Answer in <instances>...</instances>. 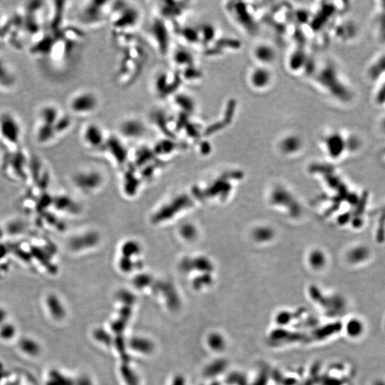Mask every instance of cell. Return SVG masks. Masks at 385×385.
Masks as SVG:
<instances>
[{
	"label": "cell",
	"mask_w": 385,
	"mask_h": 385,
	"mask_svg": "<svg viewBox=\"0 0 385 385\" xmlns=\"http://www.w3.org/2000/svg\"><path fill=\"white\" fill-rule=\"evenodd\" d=\"M47 309L50 315L56 320H61L66 316L67 312L63 303L60 298L54 294L47 296L46 300Z\"/></svg>",
	"instance_id": "obj_7"
},
{
	"label": "cell",
	"mask_w": 385,
	"mask_h": 385,
	"mask_svg": "<svg viewBox=\"0 0 385 385\" xmlns=\"http://www.w3.org/2000/svg\"><path fill=\"white\" fill-rule=\"evenodd\" d=\"M251 79L254 86L259 88L263 87L269 82V72L263 69H258L253 72Z\"/></svg>",
	"instance_id": "obj_14"
},
{
	"label": "cell",
	"mask_w": 385,
	"mask_h": 385,
	"mask_svg": "<svg viewBox=\"0 0 385 385\" xmlns=\"http://www.w3.org/2000/svg\"><path fill=\"white\" fill-rule=\"evenodd\" d=\"M75 385H91V382L87 378H81L78 379Z\"/></svg>",
	"instance_id": "obj_21"
},
{
	"label": "cell",
	"mask_w": 385,
	"mask_h": 385,
	"mask_svg": "<svg viewBox=\"0 0 385 385\" xmlns=\"http://www.w3.org/2000/svg\"><path fill=\"white\" fill-rule=\"evenodd\" d=\"M81 137L83 144L91 148L104 146L107 139L103 128L96 123L86 124L81 130Z\"/></svg>",
	"instance_id": "obj_3"
},
{
	"label": "cell",
	"mask_w": 385,
	"mask_h": 385,
	"mask_svg": "<svg viewBox=\"0 0 385 385\" xmlns=\"http://www.w3.org/2000/svg\"><path fill=\"white\" fill-rule=\"evenodd\" d=\"M169 74L166 73V72H161V73L158 74V76L155 78V81H154L155 91L158 94H165V91H167V89L171 86L169 84Z\"/></svg>",
	"instance_id": "obj_15"
},
{
	"label": "cell",
	"mask_w": 385,
	"mask_h": 385,
	"mask_svg": "<svg viewBox=\"0 0 385 385\" xmlns=\"http://www.w3.org/2000/svg\"><path fill=\"white\" fill-rule=\"evenodd\" d=\"M175 64L182 67V70L191 67L193 62L192 57L187 52L183 50H177L173 56Z\"/></svg>",
	"instance_id": "obj_16"
},
{
	"label": "cell",
	"mask_w": 385,
	"mask_h": 385,
	"mask_svg": "<svg viewBox=\"0 0 385 385\" xmlns=\"http://www.w3.org/2000/svg\"><path fill=\"white\" fill-rule=\"evenodd\" d=\"M119 132L122 137L127 139H137L146 134L147 127L142 119L137 117H128L119 124Z\"/></svg>",
	"instance_id": "obj_4"
},
{
	"label": "cell",
	"mask_w": 385,
	"mask_h": 385,
	"mask_svg": "<svg viewBox=\"0 0 385 385\" xmlns=\"http://www.w3.org/2000/svg\"><path fill=\"white\" fill-rule=\"evenodd\" d=\"M62 116L63 114L57 104L47 103L41 106L37 111V124L52 127L56 129L57 123Z\"/></svg>",
	"instance_id": "obj_5"
},
{
	"label": "cell",
	"mask_w": 385,
	"mask_h": 385,
	"mask_svg": "<svg viewBox=\"0 0 385 385\" xmlns=\"http://www.w3.org/2000/svg\"><path fill=\"white\" fill-rule=\"evenodd\" d=\"M19 347L23 353L32 358L38 357L42 352L40 344L32 337H26L21 339L19 342Z\"/></svg>",
	"instance_id": "obj_9"
},
{
	"label": "cell",
	"mask_w": 385,
	"mask_h": 385,
	"mask_svg": "<svg viewBox=\"0 0 385 385\" xmlns=\"http://www.w3.org/2000/svg\"><path fill=\"white\" fill-rule=\"evenodd\" d=\"M7 312L4 308L0 306V326L4 324L6 322V319H7Z\"/></svg>",
	"instance_id": "obj_19"
},
{
	"label": "cell",
	"mask_w": 385,
	"mask_h": 385,
	"mask_svg": "<svg viewBox=\"0 0 385 385\" xmlns=\"http://www.w3.org/2000/svg\"><path fill=\"white\" fill-rule=\"evenodd\" d=\"M130 342L131 347L135 351L146 354L150 353L153 351V343L147 339L137 337V338L133 339Z\"/></svg>",
	"instance_id": "obj_13"
},
{
	"label": "cell",
	"mask_w": 385,
	"mask_h": 385,
	"mask_svg": "<svg viewBox=\"0 0 385 385\" xmlns=\"http://www.w3.org/2000/svg\"><path fill=\"white\" fill-rule=\"evenodd\" d=\"M138 21V12L134 9H127L123 13L122 15L115 21V24L119 27H130L134 25Z\"/></svg>",
	"instance_id": "obj_11"
},
{
	"label": "cell",
	"mask_w": 385,
	"mask_h": 385,
	"mask_svg": "<svg viewBox=\"0 0 385 385\" xmlns=\"http://www.w3.org/2000/svg\"><path fill=\"white\" fill-rule=\"evenodd\" d=\"M171 385H186V381L182 376H176L172 381Z\"/></svg>",
	"instance_id": "obj_20"
},
{
	"label": "cell",
	"mask_w": 385,
	"mask_h": 385,
	"mask_svg": "<svg viewBox=\"0 0 385 385\" xmlns=\"http://www.w3.org/2000/svg\"><path fill=\"white\" fill-rule=\"evenodd\" d=\"M23 126L20 119L11 111H0V142L7 147H17L22 142Z\"/></svg>",
	"instance_id": "obj_1"
},
{
	"label": "cell",
	"mask_w": 385,
	"mask_h": 385,
	"mask_svg": "<svg viewBox=\"0 0 385 385\" xmlns=\"http://www.w3.org/2000/svg\"><path fill=\"white\" fill-rule=\"evenodd\" d=\"M17 333V327L11 322H4L0 326V338L6 341L12 340Z\"/></svg>",
	"instance_id": "obj_17"
},
{
	"label": "cell",
	"mask_w": 385,
	"mask_h": 385,
	"mask_svg": "<svg viewBox=\"0 0 385 385\" xmlns=\"http://www.w3.org/2000/svg\"><path fill=\"white\" fill-rule=\"evenodd\" d=\"M255 56L262 62H270L274 58V52L269 47L262 46L255 50Z\"/></svg>",
	"instance_id": "obj_18"
},
{
	"label": "cell",
	"mask_w": 385,
	"mask_h": 385,
	"mask_svg": "<svg viewBox=\"0 0 385 385\" xmlns=\"http://www.w3.org/2000/svg\"><path fill=\"white\" fill-rule=\"evenodd\" d=\"M69 109L76 116H85L94 114L99 109V96L90 90L77 91L69 99Z\"/></svg>",
	"instance_id": "obj_2"
},
{
	"label": "cell",
	"mask_w": 385,
	"mask_h": 385,
	"mask_svg": "<svg viewBox=\"0 0 385 385\" xmlns=\"http://www.w3.org/2000/svg\"><path fill=\"white\" fill-rule=\"evenodd\" d=\"M174 104L177 107L179 108L182 112L190 113L192 112L195 109V104L193 100L188 95L184 94H178L175 96Z\"/></svg>",
	"instance_id": "obj_12"
},
{
	"label": "cell",
	"mask_w": 385,
	"mask_h": 385,
	"mask_svg": "<svg viewBox=\"0 0 385 385\" xmlns=\"http://www.w3.org/2000/svg\"><path fill=\"white\" fill-rule=\"evenodd\" d=\"M46 385H75V382L71 378L64 375L57 370H52L49 373Z\"/></svg>",
	"instance_id": "obj_10"
},
{
	"label": "cell",
	"mask_w": 385,
	"mask_h": 385,
	"mask_svg": "<svg viewBox=\"0 0 385 385\" xmlns=\"http://www.w3.org/2000/svg\"><path fill=\"white\" fill-rule=\"evenodd\" d=\"M371 385H385V380L383 379H376L372 383Z\"/></svg>",
	"instance_id": "obj_22"
},
{
	"label": "cell",
	"mask_w": 385,
	"mask_h": 385,
	"mask_svg": "<svg viewBox=\"0 0 385 385\" xmlns=\"http://www.w3.org/2000/svg\"><path fill=\"white\" fill-rule=\"evenodd\" d=\"M151 29L152 38L155 41L158 50L162 55H165L168 49V33L166 27L163 22L156 20L153 22Z\"/></svg>",
	"instance_id": "obj_6"
},
{
	"label": "cell",
	"mask_w": 385,
	"mask_h": 385,
	"mask_svg": "<svg viewBox=\"0 0 385 385\" xmlns=\"http://www.w3.org/2000/svg\"><path fill=\"white\" fill-rule=\"evenodd\" d=\"M345 332L352 339H359L363 336L366 330V325L361 319L352 317L349 319L345 324Z\"/></svg>",
	"instance_id": "obj_8"
}]
</instances>
